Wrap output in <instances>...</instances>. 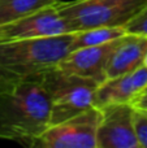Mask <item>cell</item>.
I'll return each mask as SVG.
<instances>
[{
  "instance_id": "cell-14",
  "label": "cell",
  "mask_w": 147,
  "mask_h": 148,
  "mask_svg": "<svg viewBox=\"0 0 147 148\" xmlns=\"http://www.w3.org/2000/svg\"><path fill=\"white\" fill-rule=\"evenodd\" d=\"M126 33L147 36V5L125 27Z\"/></svg>"
},
{
  "instance_id": "cell-12",
  "label": "cell",
  "mask_w": 147,
  "mask_h": 148,
  "mask_svg": "<svg viewBox=\"0 0 147 148\" xmlns=\"http://www.w3.org/2000/svg\"><path fill=\"white\" fill-rule=\"evenodd\" d=\"M125 27H94L73 33V51L83 47L102 46L126 35Z\"/></svg>"
},
{
  "instance_id": "cell-10",
  "label": "cell",
  "mask_w": 147,
  "mask_h": 148,
  "mask_svg": "<svg viewBox=\"0 0 147 148\" xmlns=\"http://www.w3.org/2000/svg\"><path fill=\"white\" fill-rule=\"evenodd\" d=\"M147 56V36L129 34L120 39L108 60L106 79L115 78L145 65Z\"/></svg>"
},
{
  "instance_id": "cell-11",
  "label": "cell",
  "mask_w": 147,
  "mask_h": 148,
  "mask_svg": "<svg viewBox=\"0 0 147 148\" xmlns=\"http://www.w3.org/2000/svg\"><path fill=\"white\" fill-rule=\"evenodd\" d=\"M56 3V0H0V23L22 18Z\"/></svg>"
},
{
  "instance_id": "cell-7",
  "label": "cell",
  "mask_w": 147,
  "mask_h": 148,
  "mask_svg": "<svg viewBox=\"0 0 147 148\" xmlns=\"http://www.w3.org/2000/svg\"><path fill=\"white\" fill-rule=\"evenodd\" d=\"M98 148H139L134 129V105L111 104L100 108Z\"/></svg>"
},
{
  "instance_id": "cell-15",
  "label": "cell",
  "mask_w": 147,
  "mask_h": 148,
  "mask_svg": "<svg viewBox=\"0 0 147 148\" xmlns=\"http://www.w3.org/2000/svg\"><path fill=\"white\" fill-rule=\"evenodd\" d=\"M133 105H134L135 108H138V109L147 113V87L142 91V94L137 97V100L133 103Z\"/></svg>"
},
{
  "instance_id": "cell-13",
  "label": "cell",
  "mask_w": 147,
  "mask_h": 148,
  "mask_svg": "<svg viewBox=\"0 0 147 148\" xmlns=\"http://www.w3.org/2000/svg\"><path fill=\"white\" fill-rule=\"evenodd\" d=\"M134 129L139 148H147V113L138 108L134 110Z\"/></svg>"
},
{
  "instance_id": "cell-5",
  "label": "cell",
  "mask_w": 147,
  "mask_h": 148,
  "mask_svg": "<svg viewBox=\"0 0 147 148\" xmlns=\"http://www.w3.org/2000/svg\"><path fill=\"white\" fill-rule=\"evenodd\" d=\"M100 118V108H89L63 122L48 126L34 148H98L96 138Z\"/></svg>"
},
{
  "instance_id": "cell-8",
  "label": "cell",
  "mask_w": 147,
  "mask_h": 148,
  "mask_svg": "<svg viewBox=\"0 0 147 148\" xmlns=\"http://www.w3.org/2000/svg\"><path fill=\"white\" fill-rule=\"evenodd\" d=\"M120 39L102 46H91L74 49L59 62L57 68L64 73L90 78L102 83L106 81V69L108 60L113 49L119 44Z\"/></svg>"
},
{
  "instance_id": "cell-17",
  "label": "cell",
  "mask_w": 147,
  "mask_h": 148,
  "mask_svg": "<svg viewBox=\"0 0 147 148\" xmlns=\"http://www.w3.org/2000/svg\"><path fill=\"white\" fill-rule=\"evenodd\" d=\"M145 65L147 66V56H146V60H145Z\"/></svg>"
},
{
  "instance_id": "cell-9",
  "label": "cell",
  "mask_w": 147,
  "mask_h": 148,
  "mask_svg": "<svg viewBox=\"0 0 147 148\" xmlns=\"http://www.w3.org/2000/svg\"><path fill=\"white\" fill-rule=\"evenodd\" d=\"M147 87V66L138 68L130 73L108 78L98 86L95 107L103 108L111 104H133Z\"/></svg>"
},
{
  "instance_id": "cell-3",
  "label": "cell",
  "mask_w": 147,
  "mask_h": 148,
  "mask_svg": "<svg viewBox=\"0 0 147 148\" xmlns=\"http://www.w3.org/2000/svg\"><path fill=\"white\" fill-rule=\"evenodd\" d=\"M51 105L49 126L95 107V94L100 83L90 78L64 73L52 66L38 73Z\"/></svg>"
},
{
  "instance_id": "cell-16",
  "label": "cell",
  "mask_w": 147,
  "mask_h": 148,
  "mask_svg": "<svg viewBox=\"0 0 147 148\" xmlns=\"http://www.w3.org/2000/svg\"><path fill=\"white\" fill-rule=\"evenodd\" d=\"M57 3H63V1H74V0H56Z\"/></svg>"
},
{
  "instance_id": "cell-4",
  "label": "cell",
  "mask_w": 147,
  "mask_h": 148,
  "mask_svg": "<svg viewBox=\"0 0 147 148\" xmlns=\"http://www.w3.org/2000/svg\"><path fill=\"white\" fill-rule=\"evenodd\" d=\"M147 0H74L57 3L60 16L72 33L94 27H126Z\"/></svg>"
},
{
  "instance_id": "cell-2",
  "label": "cell",
  "mask_w": 147,
  "mask_h": 148,
  "mask_svg": "<svg viewBox=\"0 0 147 148\" xmlns=\"http://www.w3.org/2000/svg\"><path fill=\"white\" fill-rule=\"evenodd\" d=\"M72 51L73 33L0 43V92L18 86L42 70L57 66Z\"/></svg>"
},
{
  "instance_id": "cell-6",
  "label": "cell",
  "mask_w": 147,
  "mask_h": 148,
  "mask_svg": "<svg viewBox=\"0 0 147 148\" xmlns=\"http://www.w3.org/2000/svg\"><path fill=\"white\" fill-rule=\"evenodd\" d=\"M56 4L18 20L0 23V43L48 38L72 33L67 21L60 16Z\"/></svg>"
},
{
  "instance_id": "cell-1",
  "label": "cell",
  "mask_w": 147,
  "mask_h": 148,
  "mask_svg": "<svg viewBox=\"0 0 147 148\" xmlns=\"http://www.w3.org/2000/svg\"><path fill=\"white\" fill-rule=\"evenodd\" d=\"M51 105L38 73L0 92V140L34 148L49 126Z\"/></svg>"
}]
</instances>
